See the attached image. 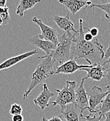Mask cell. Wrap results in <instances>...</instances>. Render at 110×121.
<instances>
[{"instance_id":"1","label":"cell","mask_w":110,"mask_h":121,"mask_svg":"<svg viewBox=\"0 0 110 121\" xmlns=\"http://www.w3.org/2000/svg\"><path fill=\"white\" fill-rule=\"evenodd\" d=\"M82 18L79 19V30L77 34H74L72 36V44L71 46V55L72 58L76 61L80 59H85L89 65L100 64L105 58L104 47L97 39L91 41L84 39L85 32L83 29Z\"/></svg>"},{"instance_id":"2","label":"cell","mask_w":110,"mask_h":121,"mask_svg":"<svg viewBox=\"0 0 110 121\" xmlns=\"http://www.w3.org/2000/svg\"><path fill=\"white\" fill-rule=\"evenodd\" d=\"M55 61L51 57H48L42 59L38 65L35 71L32 73L31 77V82L28 88L25 90L23 95V99H26L30 93L39 84L43 83L46 79L55 74L54 64Z\"/></svg>"},{"instance_id":"3","label":"cell","mask_w":110,"mask_h":121,"mask_svg":"<svg viewBox=\"0 0 110 121\" xmlns=\"http://www.w3.org/2000/svg\"><path fill=\"white\" fill-rule=\"evenodd\" d=\"M72 36L67 35L65 32L59 37V44L56 47L51 57L55 62L60 64V65L72 59L71 55Z\"/></svg>"},{"instance_id":"4","label":"cell","mask_w":110,"mask_h":121,"mask_svg":"<svg viewBox=\"0 0 110 121\" xmlns=\"http://www.w3.org/2000/svg\"><path fill=\"white\" fill-rule=\"evenodd\" d=\"M76 87V82L75 81H67L65 86L62 90H55L57 92L56 99L54 102H51L50 105L52 104L53 106L59 105L60 106V111H62L68 104H74Z\"/></svg>"},{"instance_id":"5","label":"cell","mask_w":110,"mask_h":121,"mask_svg":"<svg viewBox=\"0 0 110 121\" xmlns=\"http://www.w3.org/2000/svg\"><path fill=\"white\" fill-rule=\"evenodd\" d=\"M32 22L36 23L41 29V34L39 35L40 38H41L44 40L52 42L56 47L58 46L60 36L58 35V32L56 29L46 25L37 17H33Z\"/></svg>"},{"instance_id":"6","label":"cell","mask_w":110,"mask_h":121,"mask_svg":"<svg viewBox=\"0 0 110 121\" xmlns=\"http://www.w3.org/2000/svg\"><path fill=\"white\" fill-rule=\"evenodd\" d=\"M107 90L106 92H104L102 88L96 86H93L89 92H88V101H89V112L97 113V110H95L96 107L102 103L103 99L110 92V89L108 87H106Z\"/></svg>"},{"instance_id":"7","label":"cell","mask_w":110,"mask_h":121,"mask_svg":"<svg viewBox=\"0 0 110 121\" xmlns=\"http://www.w3.org/2000/svg\"><path fill=\"white\" fill-rule=\"evenodd\" d=\"M84 81H85V79L83 78L81 79V81L79 87L75 90L74 105L78 108L80 109L81 115L83 114V113L85 110L89 109V101H88V93L86 92V90L84 86Z\"/></svg>"},{"instance_id":"8","label":"cell","mask_w":110,"mask_h":121,"mask_svg":"<svg viewBox=\"0 0 110 121\" xmlns=\"http://www.w3.org/2000/svg\"><path fill=\"white\" fill-rule=\"evenodd\" d=\"M29 41L32 45L39 48V49L42 50L46 53L45 56L39 57H38L39 59H44L45 57H51L53 52L56 49V46L52 42L42 39L41 38H40V36L39 35L32 36L31 39H30Z\"/></svg>"},{"instance_id":"9","label":"cell","mask_w":110,"mask_h":121,"mask_svg":"<svg viewBox=\"0 0 110 121\" xmlns=\"http://www.w3.org/2000/svg\"><path fill=\"white\" fill-rule=\"evenodd\" d=\"M76 62L77 61L76 60L72 58L64 64L57 66L55 71V74H72L77 70H80L82 68H89L92 67V65H78Z\"/></svg>"},{"instance_id":"10","label":"cell","mask_w":110,"mask_h":121,"mask_svg":"<svg viewBox=\"0 0 110 121\" xmlns=\"http://www.w3.org/2000/svg\"><path fill=\"white\" fill-rule=\"evenodd\" d=\"M42 86H43L42 92L39 95V96L36 99H34L33 102L36 106H39L41 109L44 110L50 106L49 100L51 99V98L54 97L55 95L53 92H51L49 90L47 84L43 83Z\"/></svg>"},{"instance_id":"11","label":"cell","mask_w":110,"mask_h":121,"mask_svg":"<svg viewBox=\"0 0 110 121\" xmlns=\"http://www.w3.org/2000/svg\"><path fill=\"white\" fill-rule=\"evenodd\" d=\"M53 20L60 29L63 30L67 35L70 36H73L72 32H74V34H77L79 32V31L74 30V23L70 19L69 13H67V16L65 17L54 15L53 17Z\"/></svg>"},{"instance_id":"12","label":"cell","mask_w":110,"mask_h":121,"mask_svg":"<svg viewBox=\"0 0 110 121\" xmlns=\"http://www.w3.org/2000/svg\"><path fill=\"white\" fill-rule=\"evenodd\" d=\"M59 2L63 4L72 13L75 15L81 9H86L88 8L92 3L91 1H81V0H60Z\"/></svg>"},{"instance_id":"13","label":"cell","mask_w":110,"mask_h":121,"mask_svg":"<svg viewBox=\"0 0 110 121\" xmlns=\"http://www.w3.org/2000/svg\"><path fill=\"white\" fill-rule=\"evenodd\" d=\"M80 71H85L87 72V75L84 78L86 80L87 78H91L93 81H100L104 77H105V71L102 64H95L89 68H82Z\"/></svg>"},{"instance_id":"14","label":"cell","mask_w":110,"mask_h":121,"mask_svg":"<svg viewBox=\"0 0 110 121\" xmlns=\"http://www.w3.org/2000/svg\"><path fill=\"white\" fill-rule=\"evenodd\" d=\"M39 52V51L38 50H34V51H31L29 52H26L25 53H22L21 55H19L17 56L11 57L6 60H5L4 62H3L2 63L0 64V70H3V69H8L10 68L13 66H14L15 65L19 63L20 62L24 60L25 59L30 57L34 55H36L37 53Z\"/></svg>"},{"instance_id":"15","label":"cell","mask_w":110,"mask_h":121,"mask_svg":"<svg viewBox=\"0 0 110 121\" xmlns=\"http://www.w3.org/2000/svg\"><path fill=\"white\" fill-rule=\"evenodd\" d=\"M60 113L65 121H80L81 119V111L74 104H68Z\"/></svg>"},{"instance_id":"16","label":"cell","mask_w":110,"mask_h":121,"mask_svg":"<svg viewBox=\"0 0 110 121\" xmlns=\"http://www.w3.org/2000/svg\"><path fill=\"white\" fill-rule=\"evenodd\" d=\"M40 1V0H20L16 9V14L20 17H22L25 11L31 9Z\"/></svg>"},{"instance_id":"17","label":"cell","mask_w":110,"mask_h":121,"mask_svg":"<svg viewBox=\"0 0 110 121\" xmlns=\"http://www.w3.org/2000/svg\"><path fill=\"white\" fill-rule=\"evenodd\" d=\"M107 87L110 89V92L102 102L100 108L97 110V113L99 115H102V117H105V115L110 111V86Z\"/></svg>"},{"instance_id":"18","label":"cell","mask_w":110,"mask_h":121,"mask_svg":"<svg viewBox=\"0 0 110 121\" xmlns=\"http://www.w3.org/2000/svg\"><path fill=\"white\" fill-rule=\"evenodd\" d=\"M9 11V9L7 6L5 8L0 7V17L2 19L3 25H6L11 22V16H10Z\"/></svg>"},{"instance_id":"19","label":"cell","mask_w":110,"mask_h":121,"mask_svg":"<svg viewBox=\"0 0 110 121\" xmlns=\"http://www.w3.org/2000/svg\"><path fill=\"white\" fill-rule=\"evenodd\" d=\"M89 9H94V8H99L105 11V17L107 19L110 18V1L109 3L104 4H92L91 5L88 7Z\"/></svg>"},{"instance_id":"20","label":"cell","mask_w":110,"mask_h":121,"mask_svg":"<svg viewBox=\"0 0 110 121\" xmlns=\"http://www.w3.org/2000/svg\"><path fill=\"white\" fill-rule=\"evenodd\" d=\"M10 114L12 116H16V115H21L22 113V106L18 104H13L11 105L10 111Z\"/></svg>"},{"instance_id":"21","label":"cell","mask_w":110,"mask_h":121,"mask_svg":"<svg viewBox=\"0 0 110 121\" xmlns=\"http://www.w3.org/2000/svg\"><path fill=\"white\" fill-rule=\"evenodd\" d=\"M80 118L81 119H85L86 121H100V120L102 118V115H99L98 116L94 115L92 116L91 114L88 115V116H84L83 114L81 115L80 114Z\"/></svg>"},{"instance_id":"22","label":"cell","mask_w":110,"mask_h":121,"mask_svg":"<svg viewBox=\"0 0 110 121\" xmlns=\"http://www.w3.org/2000/svg\"><path fill=\"white\" fill-rule=\"evenodd\" d=\"M102 66L103 67L104 71L106 73L105 74V77L107 78L108 79L110 78V57L109 59L106 60L102 64Z\"/></svg>"},{"instance_id":"23","label":"cell","mask_w":110,"mask_h":121,"mask_svg":"<svg viewBox=\"0 0 110 121\" xmlns=\"http://www.w3.org/2000/svg\"><path fill=\"white\" fill-rule=\"evenodd\" d=\"M42 121H65L64 118H62V116H53L51 119H47L45 118L44 116L42 117Z\"/></svg>"},{"instance_id":"24","label":"cell","mask_w":110,"mask_h":121,"mask_svg":"<svg viewBox=\"0 0 110 121\" xmlns=\"http://www.w3.org/2000/svg\"><path fill=\"white\" fill-rule=\"evenodd\" d=\"M86 29L88 31V32H89L93 37L97 36L98 35V34H99V30H98V29H97V27H92L91 29H89V28H86Z\"/></svg>"},{"instance_id":"25","label":"cell","mask_w":110,"mask_h":121,"mask_svg":"<svg viewBox=\"0 0 110 121\" xmlns=\"http://www.w3.org/2000/svg\"><path fill=\"white\" fill-rule=\"evenodd\" d=\"M12 121H24V118L22 115H16L13 116L12 117Z\"/></svg>"},{"instance_id":"26","label":"cell","mask_w":110,"mask_h":121,"mask_svg":"<svg viewBox=\"0 0 110 121\" xmlns=\"http://www.w3.org/2000/svg\"><path fill=\"white\" fill-rule=\"evenodd\" d=\"M84 39L87 41H91L94 39V37L92 36L89 32L88 33H85L84 35Z\"/></svg>"},{"instance_id":"27","label":"cell","mask_w":110,"mask_h":121,"mask_svg":"<svg viewBox=\"0 0 110 121\" xmlns=\"http://www.w3.org/2000/svg\"><path fill=\"white\" fill-rule=\"evenodd\" d=\"M110 57V45H109V46H108V48H107V51L105 52V59H109Z\"/></svg>"},{"instance_id":"28","label":"cell","mask_w":110,"mask_h":121,"mask_svg":"<svg viewBox=\"0 0 110 121\" xmlns=\"http://www.w3.org/2000/svg\"><path fill=\"white\" fill-rule=\"evenodd\" d=\"M6 0H0V7L1 8H5L6 7Z\"/></svg>"},{"instance_id":"29","label":"cell","mask_w":110,"mask_h":121,"mask_svg":"<svg viewBox=\"0 0 110 121\" xmlns=\"http://www.w3.org/2000/svg\"><path fill=\"white\" fill-rule=\"evenodd\" d=\"M104 118H105V119L104 121H110V111L105 115Z\"/></svg>"},{"instance_id":"30","label":"cell","mask_w":110,"mask_h":121,"mask_svg":"<svg viewBox=\"0 0 110 121\" xmlns=\"http://www.w3.org/2000/svg\"><path fill=\"white\" fill-rule=\"evenodd\" d=\"M1 25H3V21H2V19L0 17V26Z\"/></svg>"},{"instance_id":"31","label":"cell","mask_w":110,"mask_h":121,"mask_svg":"<svg viewBox=\"0 0 110 121\" xmlns=\"http://www.w3.org/2000/svg\"><path fill=\"white\" fill-rule=\"evenodd\" d=\"M109 36H110V35H109Z\"/></svg>"}]
</instances>
